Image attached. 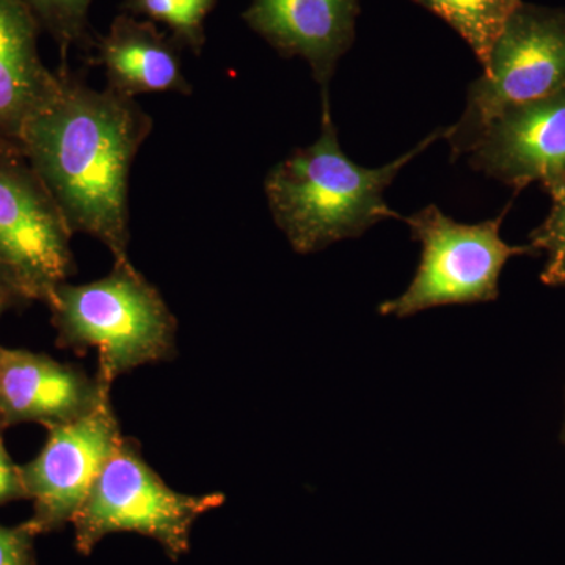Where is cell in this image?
Wrapping results in <instances>:
<instances>
[{"instance_id": "14", "label": "cell", "mask_w": 565, "mask_h": 565, "mask_svg": "<svg viewBox=\"0 0 565 565\" xmlns=\"http://www.w3.org/2000/svg\"><path fill=\"white\" fill-rule=\"evenodd\" d=\"M441 18L473 50L486 66L505 21L523 0H414Z\"/></svg>"}, {"instance_id": "16", "label": "cell", "mask_w": 565, "mask_h": 565, "mask_svg": "<svg viewBox=\"0 0 565 565\" xmlns=\"http://www.w3.org/2000/svg\"><path fill=\"white\" fill-rule=\"evenodd\" d=\"M41 28L51 33L63 55L70 47L92 43L88 13L93 0H24Z\"/></svg>"}, {"instance_id": "9", "label": "cell", "mask_w": 565, "mask_h": 565, "mask_svg": "<svg viewBox=\"0 0 565 565\" xmlns=\"http://www.w3.org/2000/svg\"><path fill=\"white\" fill-rule=\"evenodd\" d=\"M468 162L516 192L531 182L544 191L565 180V87L498 115Z\"/></svg>"}, {"instance_id": "7", "label": "cell", "mask_w": 565, "mask_h": 565, "mask_svg": "<svg viewBox=\"0 0 565 565\" xmlns=\"http://www.w3.org/2000/svg\"><path fill=\"white\" fill-rule=\"evenodd\" d=\"M73 236L20 145L0 140V263L29 302L46 303L74 274Z\"/></svg>"}, {"instance_id": "3", "label": "cell", "mask_w": 565, "mask_h": 565, "mask_svg": "<svg viewBox=\"0 0 565 565\" xmlns=\"http://www.w3.org/2000/svg\"><path fill=\"white\" fill-rule=\"evenodd\" d=\"M46 305L58 348L95 351L96 375L106 384L145 364L169 362L177 353V318L129 259L115 262L99 280L62 282Z\"/></svg>"}, {"instance_id": "5", "label": "cell", "mask_w": 565, "mask_h": 565, "mask_svg": "<svg viewBox=\"0 0 565 565\" xmlns=\"http://www.w3.org/2000/svg\"><path fill=\"white\" fill-rule=\"evenodd\" d=\"M508 211L509 206L498 217L468 225L430 204L404 218L422 244V262L407 291L382 303L379 313L408 318L445 305L497 300L505 263L514 256H537L531 245H509L501 239Z\"/></svg>"}, {"instance_id": "12", "label": "cell", "mask_w": 565, "mask_h": 565, "mask_svg": "<svg viewBox=\"0 0 565 565\" xmlns=\"http://www.w3.org/2000/svg\"><path fill=\"white\" fill-rule=\"evenodd\" d=\"M180 50L154 22L125 13L115 18L109 32L96 43L95 63L104 71L106 88L125 98L148 93L191 95Z\"/></svg>"}, {"instance_id": "2", "label": "cell", "mask_w": 565, "mask_h": 565, "mask_svg": "<svg viewBox=\"0 0 565 565\" xmlns=\"http://www.w3.org/2000/svg\"><path fill=\"white\" fill-rule=\"evenodd\" d=\"M445 129H438L403 158L364 169L341 150L330 114L329 95L322 92L321 136L277 163L264 181L267 203L278 228L300 255L321 252L334 243L353 239L371 226L401 217L385 203L384 192L419 152L429 148Z\"/></svg>"}, {"instance_id": "11", "label": "cell", "mask_w": 565, "mask_h": 565, "mask_svg": "<svg viewBox=\"0 0 565 565\" xmlns=\"http://www.w3.org/2000/svg\"><path fill=\"white\" fill-rule=\"evenodd\" d=\"M359 0H252L243 18L282 57H300L327 92L355 39Z\"/></svg>"}, {"instance_id": "18", "label": "cell", "mask_w": 565, "mask_h": 565, "mask_svg": "<svg viewBox=\"0 0 565 565\" xmlns=\"http://www.w3.org/2000/svg\"><path fill=\"white\" fill-rule=\"evenodd\" d=\"M35 537L25 523L0 525V565H36Z\"/></svg>"}, {"instance_id": "6", "label": "cell", "mask_w": 565, "mask_h": 565, "mask_svg": "<svg viewBox=\"0 0 565 565\" xmlns=\"http://www.w3.org/2000/svg\"><path fill=\"white\" fill-rule=\"evenodd\" d=\"M565 87V10L520 3L468 88L460 120L445 129L452 159L468 154L490 122L516 104Z\"/></svg>"}, {"instance_id": "15", "label": "cell", "mask_w": 565, "mask_h": 565, "mask_svg": "<svg viewBox=\"0 0 565 565\" xmlns=\"http://www.w3.org/2000/svg\"><path fill=\"white\" fill-rule=\"evenodd\" d=\"M217 0H128L126 7L134 17L159 22L172 32L181 47L200 55L206 41V18Z\"/></svg>"}, {"instance_id": "19", "label": "cell", "mask_w": 565, "mask_h": 565, "mask_svg": "<svg viewBox=\"0 0 565 565\" xmlns=\"http://www.w3.org/2000/svg\"><path fill=\"white\" fill-rule=\"evenodd\" d=\"M6 427L0 424V508L14 501L29 500L21 465L11 459L3 441Z\"/></svg>"}, {"instance_id": "1", "label": "cell", "mask_w": 565, "mask_h": 565, "mask_svg": "<svg viewBox=\"0 0 565 565\" xmlns=\"http://www.w3.org/2000/svg\"><path fill=\"white\" fill-rule=\"evenodd\" d=\"M151 131L152 118L136 99L63 71L57 93L18 140L71 233L95 237L115 262L129 259V178Z\"/></svg>"}, {"instance_id": "22", "label": "cell", "mask_w": 565, "mask_h": 565, "mask_svg": "<svg viewBox=\"0 0 565 565\" xmlns=\"http://www.w3.org/2000/svg\"><path fill=\"white\" fill-rule=\"evenodd\" d=\"M0 318H2V313H0Z\"/></svg>"}, {"instance_id": "4", "label": "cell", "mask_w": 565, "mask_h": 565, "mask_svg": "<svg viewBox=\"0 0 565 565\" xmlns=\"http://www.w3.org/2000/svg\"><path fill=\"white\" fill-rule=\"evenodd\" d=\"M223 503L222 493L185 494L167 486L137 440L122 435L74 519V544L88 556L107 535L134 533L158 542L178 561L191 552L196 520Z\"/></svg>"}, {"instance_id": "20", "label": "cell", "mask_w": 565, "mask_h": 565, "mask_svg": "<svg viewBox=\"0 0 565 565\" xmlns=\"http://www.w3.org/2000/svg\"><path fill=\"white\" fill-rule=\"evenodd\" d=\"M29 303L31 302L22 292L13 275L0 263V313H7L9 310L25 307Z\"/></svg>"}, {"instance_id": "8", "label": "cell", "mask_w": 565, "mask_h": 565, "mask_svg": "<svg viewBox=\"0 0 565 565\" xmlns=\"http://www.w3.org/2000/svg\"><path fill=\"white\" fill-rule=\"evenodd\" d=\"M121 438L110 397L93 414L47 430L39 455L21 465L33 505L25 526L41 535L73 523Z\"/></svg>"}, {"instance_id": "13", "label": "cell", "mask_w": 565, "mask_h": 565, "mask_svg": "<svg viewBox=\"0 0 565 565\" xmlns=\"http://www.w3.org/2000/svg\"><path fill=\"white\" fill-rule=\"evenodd\" d=\"M40 22L24 0H0V140L18 143L25 122L61 85L40 57Z\"/></svg>"}, {"instance_id": "10", "label": "cell", "mask_w": 565, "mask_h": 565, "mask_svg": "<svg viewBox=\"0 0 565 565\" xmlns=\"http://www.w3.org/2000/svg\"><path fill=\"white\" fill-rule=\"evenodd\" d=\"M98 375L46 353L0 344V424L35 423L47 430L93 414L110 397Z\"/></svg>"}, {"instance_id": "17", "label": "cell", "mask_w": 565, "mask_h": 565, "mask_svg": "<svg viewBox=\"0 0 565 565\" xmlns=\"http://www.w3.org/2000/svg\"><path fill=\"white\" fill-rule=\"evenodd\" d=\"M545 192L552 199V210L530 234V245L537 255H546L541 281L546 286H565V180Z\"/></svg>"}, {"instance_id": "21", "label": "cell", "mask_w": 565, "mask_h": 565, "mask_svg": "<svg viewBox=\"0 0 565 565\" xmlns=\"http://www.w3.org/2000/svg\"><path fill=\"white\" fill-rule=\"evenodd\" d=\"M561 438H563V444L565 445V412H564L563 433H561Z\"/></svg>"}]
</instances>
